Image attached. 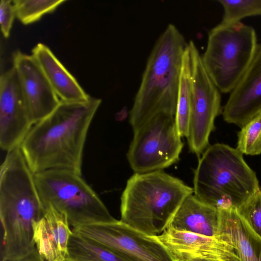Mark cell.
Segmentation results:
<instances>
[{
    "instance_id": "6da1fadb",
    "label": "cell",
    "mask_w": 261,
    "mask_h": 261,
    "mask_svg": "<svg viewBox=\"0 0 261 261\" xmlns=\"http://www.w3.org/2000/svg\"><path fill=\"white\" fill-rule=\"evenodd\" d=\"M101 100L60 101L47 117L33 124L19 147L34 174L64 169L82 175L88 132Z\"/></svg>"
},
{
    "instance_id": "7a4b0ae2",
    "label": "cell",
    "mask_w": 261,
    "mask_h": 261,
    "mask_svg": "<svg viewBox=\"0 0 261 261\" xmlns=\"http://www.w3.org/2000/svg\"><path fill=\"white\" fill-rule=\"evenodd\" d=\"M187 45L182 34L171 23L158 38L129 112L133 131L155 115L175 116L182 61Z\"/></svg>"
},
{
    "instance_id": "3957f363",
    "label": "cell",
    "mask_w": 261,
    "mask_h": 261,
    "mask_svg": "<svg viewBox=\"0 0 261 261\" xmlns=\"http://www.w3.org/2000/svg\"><path fill=\"white\" fill-rule=\"evenodd\" d=\"M193 188L162 170L134 173L121 197V220L151 236L166 230Z\"/></svg>"
},
{
    "instance_id": "277c9868",
    "label": "cell",
    "mask_w": 261,
    "mask_h": 261,
    "mask_svg": "<svg viewBox=\"0 0 261 261\" xmlns=\"http://www.w3.org/2000/svg\"><path fill=\"white\" fill-rule=\"evenodd\" d=\"M193 186L195 196L218 211L238 209L260 189L243 154L223 143L209 146L202 154Z\"/></svg>"
},
{
    "instance_id": "5b68a950",
    "label": "cell",
    "mask_w": 261,
    "mask_h": 261,
    "mask_svg": "<svg viewBox=\"0 0 261 261\" xmlns=\"http://www.w3.org/2000/svg\"><path fill=\"white\" fill-rule=\"evenodd\" d=\"M34 179L44 209L51 207L63 213L73 228L117 220L81 174L51 169L35 173Z\"/></svg>"
},
{
    "instance_id": "8992f818",
    "label": "cell",
    "mask_w": 261,
    "mask_h": 261,
    "mask_svg": "<svg viewBox=\"0 0 261 261\" xmlns=\"http://www.w3.org/2000/svg\"><path fill=\"white\" fill-rule=\"evenodd\" d=\"M258 44L254 29L241 21L221 22L209 31L202 60L220 92L230 93L235 87L252 62Z\"/></svg>"
},
{
    "instance_id": "52a82bcc",
    "label": "cell",
    "mask_w": 261,
    "mask_h": 261,
    "mask_svg": "<svg viewBox=\"0 0 261 261\" xmlns=\"http://www.w3.org/2000/svg\"><path fill=\"white\" fill-rule=\"evenodd\" d=\"M133 132L127 158L135 173L161 171L178 161L184 143L175 115H155Z\"/></svg>"
},
{
    "instance_id": "ba28073f",
    "label": "cell",
    "mask_w": 261,
    "mask_h": 261,
    "mask_svg": "<svg viewBox=\"0 0 261 261\" xmlns=\"http://www.w3.org/2000/svg\"><path fill=\"white\" fill-rule=\"evenodd\" d=\"M191 71V103L188 143L199 157L209 146L216 117L221 112L220 92L208 75L193 41L188 43Z\"/></svg>"
},
{
    "instance_id": "9c48e42d",
    "label": "cell",
    "mask_w": 261,
    "mask_h": 261,
    "mask_svg": "<svg viewBox=\"0 0 261 261\" xmlns=\"http://www.w3.org/2000/svg\"><path fill=\"white\" fill-rule=\"evenodd\" d=\"M72 231L133 261H177L156 236L147 235L120 220L83 225Z\"/></svg>"
},
{
    "instance_id": "30bf717a",
    "label": "cell",
    "mask_w": 261,
    "mask_h": 261,
    "mask_svg": "<svg viewBox=\"0 0 261 261\" xmlns=\"http://www.w3.org/2000/svg\"><path fill=\"white\" fill-rule=\"evenodd\" d=\"M33 125L19 79L13 66L0 76V146L19 147Z\"/></svg>"
},
{
    "instance_id": "8fae6325",
    "label": "cell",
    "mask_w": 261,
    "mask_h": 261,
    "mask_svg": "<svg viewBox=\"0 0 261 261\" xmlns=\"http://www.w3.org/2000/svg\"><path fill=\"white\" fill-rule=\"evenodd\" d=\"M33 124L49 115L60 100L32 55L15 51L12 57Z\"/></svg>"
},
{
    "instance_id": "7c38bea8",
    "label": "cell",
    "mask_w": 261,
    "mask_h": 261,
    "mask_svg": "<svg viewBox=\"0 0 261 261\" xmlns=\"http://www.w3.org/2000/svg\"><path fill=\"white\" fill-rule=\"evenodd\" d=\"M156 237L177 261H190L196 258L240 261L234 248L216 237L170 227Z\"/></svg>"
},
{
    "instance_id": "4fadbf2b",
    "label": "cell",
    "mask_w": 261,
    "mask_h": 261,
    "mask_svg": "<svg viewBox=\"0 0 261 261\" xmlns=\"http://www.w3.org/2000/svg\"><path fill=\"white\" fill-rule=\"evenodd\" d=\"M223 108L225 121L241 128L261 113V44Z\"/></svg>"
},
{
    "instance_id": "5bb4252c",
    "label": "cell",
    "mask_w": 261,
    "mask_h": 261,
    "mask_svg": "<svg viewBox=\"0 0 261 261\" xmlns=\"http://www.w3.org/2000/svg\"><path fill=\"white\" fill-rule=\"evenodd\" d=\"M34 224V239L37 250L46 261L66 259L68 244L72 232L66 216L48 207Z\"/></svg>"
},
{
    "instance_id": "9a60e30c",
    "label": "cell",
    "mask_w": 261,
    "mask_h": 261,
    "mask_svg": "<svg viewBox=\"0 0 261 261\" xmlns=\"http://www.w3.org/2000/svg\"><path fill=\"white\" fill-rule=\"evenodd\" d=\"M219 211L216 238L231 245L240 261H261V238L250 229L237 210Z\"/></svg>"
},
{
    "instance_id": "2e32d148",
    "label": "cell",
    "mask_w": 261,
    "mask_h": 261,
    "mask_svg": "<svg viewBox=\"0 0 261 261\" xmlns=\"http://www.w3.org/2000/svg\"><path fill=\"white\" fill-rule=\"evenodd\" d=\"M60 101H78L88 99V95L46 45L39 43L32 55Z\"/></svg>"
},
{
    "instance_id": "e0dca14e",
    "label": "cell",
    "mask_w": 261,
    "mask_h": 261,
    "mask_svg": "<svg viewBox=\"0 0 261 261\" xmlns=\"http://www.w3.org/2000/svg\"><path fill=\"white\" fill-rule=\"evenodd\" d=\"M219 223V211L192 194L182 202L168 227L216 238Z\"/></svg>"
},
{
    "instance_id": "ac0fdd59",
    "label": "cell",
    "mask_w": 261,
    "mask_h": 261,
    "mask_svg": "<svg viewBox=\"0 0 261 261\" xmlns=\"http://www.w3.org/2000/svg\"><path fill=\"white\" fill-rule=\"evenodd\" d=\"M67 261H133L72 231L68 244Z\"/></svg>"
},
{
    "instance_id": "d6986e66",
    "label": "cell",
    "mask_w": 261,
    "mask_h": 261,
    "mask_svg": "<svg viewBox=\"0 0 261 261\" xmlns=\"http://www.w3.org/2000/svg\"><path fill=\"white\" fill-rule=\"evenodd\" d=\"M191 103V71L188 45L181 68L175 119L180 137L187 138L189 133Z\"/></svg>"
},
{
    "instance_id": "ffe728a7",
    "label": "cell",
    "mask_w": 261,
    "mask_h": 261,
    "mask_svg": "<svg viewBox=\"0 0 261 261\" xmlns=\"http://www.w3.org/2000/svg\"><path fill=\"white\" fill-rule=\"evenodd\" d=\"M64 0L13 1L16 17L24 24L33 23L44 15L54 11Z\"/></svg>"
},
{
    "instance_id": "44dd1931",
    "label": "cell",
    "mask_w": 261,
    "mask_h": 261,
    "mask_svg": "<svg viewBox=\"0 0 261 261\" xmlns=\"http://www.w3.org/2000/svg\"><path fill=\"white\" fill-rule=\"evenodd\" d=\"M236 148L243 154H261V113L241 127Z\"/></svg>"
},
{
    "instance_id": "7402d4cb",
    "label": "cell",
    "mask_w": 261,
    "mask_h": 261,
    "mask_svg": "<svg viewBox=\"0 0 261 261\" xmlns=\"http://www.w3.org/2000/svg\"><path fill=\"white\" fill-rule=\"evenodd\" d=\"M223 15L222 22H240L246 17L261 16V0H220Z\"/></svg>"
},
{
    "instance_id": "603a6c76",
    "label": "cell",
    "mask_w": 261,
    "mask_h": 261,
    "mask_svg": "<svg viewBox=\"0 0 261 261\" xmlns=\"http://www.w3.org/2000/svg\"><path fill=\"white\" fill-rule=\"evenodd\" d=\"M237 211L250 229L261 238V188Z\"/></svg>"
},
{
    "instance_id": "cb8c5ba5",
    "label": "cell",
    "mask_w": 261,
    "mask_h": 261,
    "mask_svg": "<svg viewBox=\"0 0 261 261\" xmlns=\"http://www.w3.org/2000/svg\"><path fill=\"white\" fill-rule=\"evenodd\" d=\"M15 17L14 6L12 1L1 0L0 2V25L5 38L9 36Z\"/></svg>"
},
{
    "instance_id": "d4e9b609",
    "label": "cell",
    "mask_w": 261,
    "mask_h": 261,
    "mask_svg": "<svg viewBox=\"0 0 261 261\" xmlns=\"http://www.w3.org/2000/svg\"><path fill=\"white\" fill-rule=\"evenodd\" d=\"M19 261H46L39 254L37 248L30 255ZM54 261H67L66 259L59 258Z\"/></svg>"
},
{
    "instance_id": "484cf974",
    "label": "cell",
    "mask_w": 261,
    "mask_h": 261,
    "mask_svg": "<svg viewBox=\"0 0 261 261\" xmlns=\"http://www.w3.org/2000/svg\"><path fill=\"white\" fill-rule=\"evenodd\" d=\"M190 261H219V260L211 259H207V258H196V259H192Z\"/></svg>"
}]
</instances>
